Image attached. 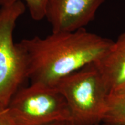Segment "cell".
<instances>
[{"instance_id": "obj_1", "label": "cell", "mask_w": 125, "mask_h": 125, "mask_svg": "<svg viewBox=\"0 0 125 125\" xmlns=\"http://www.w3.org/2000/svg\"><path fill=\"white\" fill-rule=\"evenodd\" d=\"M112 42L82 29L52 32L45 38L35 36L19 43L27 56L31 83L54 86L62 78L98 61Z\"/></svg>"}, {"instance_id": "obj_12", "label": "cell", "mask_w": 125, "mask_h": 125, "mask_svg": "<svg viewBox=\"0 0 125 125\" xmlns=\"http://www.w3.org/2000/svg\"><path fill=\"white\" fill-rule=\"evenodd\" d=\"M72 125H74V123H72ZM101 125V123H98V124H96V125Z\"/></svg>"}, {"instance_id": "obj_11", "label": "cell", "mask_w": 125, "mask_h": 125, "mask_svg": "<svg viewBox=\"0 0 125 125\" xmlns=\"http://www.w3.org/2000/svg\"><path fill=\"white\" fill-rule=\"evenodd\" d=\"M101 125H123V124H114V123H101Z\"/></svg>"}, {"instance_id": "obj_5", "label": "cell", "mask_w": 125, "mask_h": 125, "mask_svg": "<svg viewBox=\"0 0 125 125\" xmlns=\"http://www.w3.org/2000/svg\"><path fill=\"white\" fill-rule=\"evenodd\" d=\"M105 0H48L45 18L52 32H71L85 29Z\"/></svg>"}, {"instance_id": "obj_10", "label": "cell", "mask_w": 125, "mask_h": 125, "mask_svg": "<svg viewBox=\"0 0 125 125\" xmlns=\"http://www.w3.org/2000/svg\"><path fill=\"white\" fill-rule=\"evenodd\" d=\"M44 125H72L71 122L68 121H62V122H56Z\"/></svg>"}, {"instance_id": "obj_7", "label": "cell", "mask_w": 125, "mask_h": 125, "mask_svg": "<svg viewBox=\"0 0 125 125\" xmlns=\"http://www.w3.org/2000/svg\"><path fill=\"white\" fill-rule=\"evenodd\" d=\"M102 123L125 125V91L109 96Z\"/></svg>"}, {"instance_id": "obj_2", "label": "cell", "mask_w": 125, "mask_h": 125, "mask_svg": "<svg viewBox=\"0 0 125 125\" xmlns=\"http://www.w3.org/2000/svg\"><path fill=\"white\" fill-rule=\"evenodd\" d=\"M54 86L66 101L72 123L94 125L103 122L110 95L96 62L62 78Z\"/></svg>"}, {"instance_id": "obj_4", "label": "cell", "mask_w": 125, "mask_h": 125, "mask_svg": "<svg viewBox=\"0 0 125 125\" xmlns=\"http://www.w3.org/2000/svg\"><path fill=\"white\" fill-rule=\"evenodd\" d=\"M7 107L15 125L72 121L66 101L55 86L30 83L19 89Z\"/></svg>"}, {"instance_id": "obj_8", "label": "cell", "mask_w": 125, "mask_h": 125, "mask_svg": "<svg viewBox=\"0 0 125 125\" xmlns=\"http://www.w3.org/2000/svg\"><path fill=\"white\" fill-rule=\"evenodd\" d=\"M24 1L29 9L31 18L41 20L45 18V8L48 0H0V6L10 5L18 1Z\"/></svg>"}, {"instance_id": "obj_9", "label": "cell", "mask_w": 125, "mask_h": 125, "mask_svg": "<svg viewBox=\"0 0 125 125\" xmlns=\"http://www.w3.org/2000/svg\"><path fill=\"white\" fill-rule=\"evenodd\" d=\"M0 125H15L8 107L0 104Z\"/></svg>"}, {"instance_id": "obj_3", "label": "cell", "mask_w": 125, "mask_h": 125, "mask_svg": "<svg viewBox=\"0 0 125 125\" xmlns=\"http://www.w3.org/2000/svg\"><path fill=\"white\" fill-rule=\"evenodd\" d=\"M25 10L22 1L0 8V104L6 107L28 79L26 53L13 41L16 23Z\"/></svg>"}, {"instance_id": "obj_6", "label": "cell", "mask_w": 125, "mask_h": 125, "mask_svg": "<svg viewBox=\"0 0 125 125\" xmlns=\"http://www.w3.org/2000/svg\"><path fill=\"white\" fill-rule=\"evenodd\" d=\"M95 62L110 96L125 91V32L113 41L105 53Z\"/></svg>"}]
</instances>
